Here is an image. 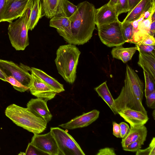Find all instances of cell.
Here are the masks:
<instances>
[{
  "label": "cell",
  "instance_id": "obj_1",
  "mask_svg": "<svg viewBox=\"0 0 155 155\" xmlns=\"http://www.w3.org/2000/svg\"><path fill=\"white\" fill-rule=\"evenodd\" d=\"M96 9L93 4L87 1L78 4L76 11L69 18L71 34L66 41L68 44L83 45L91 38L95 28Z\"/></svg>",
  "mask_w": 155,
  "mask_h": 155
},
{
  "label": "cell",
  "instance_id": "obj_2",
  "mask_svg": "<svg viewBox=\"0 0 155 155\" xmlns=\"http://www.w3.org/2000/svg\"><path fill=\"white\" fill-rule=\"evenodd\" d=\"M81 52L76 45L68 44L59 46L54 61L58 73L67 82L73 84Z\"/></svg>",
  "mask_w": 155,
  "mask_h": 155
},
{
  "label": "cell",
  "instance_id": "obj_3",
  "mask_svg": "<svg viewBox=\"0 0 155 155\" xmlns=\"http://www.w3.org/2000/svg\"><path fill=\"white\" fill-rule=\"evenodd\" d=\"M5 114L17 125L34 134L41 133L46 128L47 123L27 108L12 104L7 107Z\"/></svg>",
  "mask_w": 155,
  "mask_h": 155
},
{
  "label": "cell",
  "instance_id": "obj_4",
  "mask_svg": "<svg viewBox=\"0 0 155 155\" xmlns=\"http://www.w3.org/2000/svg\"><path fill=\"white\" fill-rule=\"evenodd\" d=\"M33 5L32 0L24 13L14 22L9 23L8 34L12 46L16 50H24L29 45L27 24Z\"/></svg>",
  "mask_w": 155,
  "mask_h": 155
},
{
  "label": "cell",
  "instance_id": "obj_5",
  "mask_svg": "<svg viewBox=\"0 0 155 155\" xmlns=\"http://www.w3.org/2000/svg\"><path fill=\"white\" fill-rule=\"evenodd\" d=\"M50 131L56 142L60 155H85L79 145L70 134L58 127H51Z\"/></svg>",
  "mask_w": 155,
  "mask_h": 155
},
{
  "label": "cell",
  "instance_id": "obj_6",
  "mask_svg": "<svg viewBox=\"0 0 155 155\" xmlns=\"http://www.w3.org/2000/svg\"><path fill=\"white\" fill-rule=\"evenodd\" d=\"M98 35L101 41L111 47L122 45L126 42L124 39L121 22L117 21L97 27Z\"/></svg>",
  "mask_w": 155,
  "mask_h": 155
},
{
  "label": "cell",
  "instance_id": "obj_7",
  "mask_svg": "<svg viewBox=\"0 0 155 155\" xmlns=\"http://www.w3.org/2000/svg\"><path fill=\"white\" fill-rule=\"evenodd\" d=\"M0 68L6 77H13L24 86L29 88L31 80V68L21 63L18 65L12 61L0 59Z\"/></svg>",
  "mask_w": 155,
  "mask_h": 155
},
{
  "label": "cell",
  "instance_id": "obj_8",
  "mask_svg": "<svg viewBox=\"0 0 155 155\" xmlns=\"http://www.w3.org/2000/svg\"><path fill=\"white\" fill-rule=\"evenodd\" d=\"M30 143L48 155H60L56 140L50 131L44 134H34Z\"/></svg>",
  "mask_w": 155,
  "mask_h": 155
},
{
  "label": "cell",
  "instance_id": "obj_9",
  "mask_svg": "<svg viewBox=\"0 0 155 155\" xmlns=\"http://www.w3.org/2000/svg\"><path fill=\"white\" fill-rule=\"evenodd\" d=\"M31 76L29 90L32 95L47 102L55 97L57 93L53 88L31 71Z\"/></svg>",
  "mask_w": 155,
  "mask_h": 155
},
{
  "label": "cell",
  "instance_id": "obj_10",
  "mask_svg": "<svg viewBox=\"0 0 155 155\" xmlns=\"http://www.w3.org/2000/svg\"><path fill=\"white\" fill-rule=\"evenodd\" d=\"M32 0H7L2 22L9 23L20 17L24 12Z\"/></svg>",
  "mask_w": 155,
  "mask_h": 155
},
{
  "label": "cell",
  "instance_id": "obj_11",
  "mask_svg": "<svg viewBox=\"0 0 155 155\" xmlns=\"http://www.w3.org/2000/svg\"><path fill=\"white\" fill-rule=\"evenodd\" d=\"M99 114V111L93 110L77 117L67 123L60 124L59 126L66 130H72L87 127L97 119Z\"/></svg>",
  "mask_w": 155,
  "mask_h": 155
},
{
  "label": "cell",
  "instance_id": "obj_12",
  "mask_svg": "<svg viewBox=\"0 0 155 155\" xmlns=\"http://www.w3.org/2000/svg\"><path fill=\"white\" fill-rule=\"evenodd\" d=\"M41 18L45 16L51 18L54 16L62 14L65 16V5L67 0H41Z\"/></svg>",
  "mask_w": 155,
  "mask_h": 155
},
{
  "label": "cell",
  "instance_id": "obj_13",
  "mask_svg": "<svg viewBox=\"0 0 155 155\" xmlns=\"http://www.w3.org/2000/svg\"><path fill=\"white\" fill-rule=\"evenodd\" d=\"M49 26L56 28L66 41L71 34V21L68 18L62 14L55 15L51 18Z\"/></svg>",
  "mask_w": 155,
  "mask_h": 155
},
{
  "label": "cell",
  "instance_id": "obj_14",
  "mask_svg": "<svg viewBox=\"0 0 155 155\" xmlns=\"http://www.w3.org/2000/svg\"><path fill=\"white\" fill-rule=\"evenodd\" d=\"M118 16L114 7L107 3L96 9L95 24L97 27L117 21Z\"/></svg>",
  "mask_w": 155,
  "mask_h": 155
},
{
  "label": "cell",
  "instance_id": "obj_15",
  "mask_svg": "<svg viewBox=\"0 0 155 155\" xmlns=\"http://www.w3.org/2000/svg\"><path fill=\"white\" fill-rule=\"evenodd\" d=\"M118 114L125 121L128 123L130 127H133L144 125L149 119L148 115L143 112L129 108L123 110L118 112Z\"/></svg>",
  "mask_w": 155,
  "mask_h": 155
},
{
  "label": "cell",
  "instance_id": "obj_16",
  "mask_svg": "<svg viewBox=\"0 0 155 155\" xmlns=\"http://www.w3.org/2000/svg\"><path fill=\"white\" fill-rule=\"evenodd\" d=\"M27 108L37 116L44 120L47 123L52 116L47 105V102L38 98L31 99L27 103Z\"/></svg>",
  "mask_w": 155,
  "mask_h": 155
},
{
  "label": "cell",
  "instance_id": "obj_17",
  "mask_svg": "<svg viewBox=\"0 0 155 155\" xmlns=\"http://www.w3.org/2000/svg\"><path fill=\"white\" fill-rule=\"evenodd\" d=\"M155 3L153 0H142L129 13L123 21L132 22L137 20Z\"/></svg>",
  "mask_w": 155,
  "mask_h": 155
},
{
  "label": "cell",
  "instance_id": "obj_18",
  "mask_svg": "<svg viewBox=\"0 0 155 155\" xmlns=\"http://www.w3.org/2000/svg\"><path fill=\"white\" fill-rule=\"evenodd\" d=\"M138 50L139 53L138 65L155 79V54L147 53L140 50Z\"/></svg>",
  "mask_w": 155,
  "mask_h": 155
},
{
  "label": "cell",
  "instance_id": "obj_19",
  "mask_svg": "<svg viewBox=\"0 0 155 155\" xmlns=\"http://www.w3.org/2000/svg\"><path fill=\"white\" fill-rule=\"evenodd\" d=\"M137 50V48L135 47L125 48L122 45L113 48L111 54L113 58L120 60L124 63L130 60Z\"/></svg>",
  "mask_w": 155,
  "mask_h": 155
},
{
  "label": "cell",
  "instance_id": "obj_20",
  "mask_svg": "<svg viewBox=\"0 0 155 155\" xmlns=\"http://www.w3.org/2000/svg\"><path fill=\"white\" fill-rule=\"evenodd\" d=\"M31 72L53 88L57 93L65 91L63 85L57 80L39 69L32 67Z\"/></svg>",
  "mask_w": 155,
  "mask_h": 155
},
{
  "label": "cell",
  "instance_id": "obj_21",
  "mask_svg": "<svg viewBox=\"0 0 155 155\" xmlns=\"http://www.w3.org/2000/svg\"><path fill=\"white\" fill-rule=\"evenodd\" d=\"M147 132V128L144 125L137 127H130V130L128 135L122 139V147H125L140 138L146 137Z\"/></svg>",
  "mask_w": 155,
  "mask_h": 155
},
{
  "label": "cell",
  "instance_id": "obj_22",
  "mask_svg": "<svg viewBox=\"0 0 155 155\" xmlns=\"http://www.w3.org/2000/svg\"><path fill=\"white\" fill-rule=\"evenodd\" d=\"M105 81L94 88L98 95L104 100L110 107L115 115L118 114L114 99L107 84Z\"/></svg>",
  "mask_w": 155,
  "mask_h": 155
},
{
  "label": "cell",
  "instance_id": "obj_23",
  "mask_svg": "<svg viewBox=\"0 0 155 155\" xmlns=\"http://www.w3.org/2000/svg\"><path fill=\"white\" fill-rule=\"evenodd\" d=\"M33 5L27 24L28 30H32L41 18V0H33Z\"/></svg>",
  "mask_w": 155,
  "mask_h": 155
},
{
  "label": "cell",
  "instance_id": "obj_24",
  "mask_svg": "<svg viewBox=\"0 0 155 155\" xmlns=\"http://www.w3.org/2000/svg\"><path fill=\"white\" fill-rule=\"evenodd\" d=\"M123 35L126 42L132 43L134 30L132 22L127 21L121 22Z\"/></svg>",
  "mask_w": 155,
  "mask_h": 155
},
{
  "label": "cell",
  "instance_id": "obj_25",
  "mask_svg": "<svg viewBox=\"0 0 155 155\" xmlns=\"http://www.w3.org/2000/svg\"><path fill=\"white\" fill-rule=\"evenodd\" d=\"M143 74L145 82L144 91L146 97L155 91V79L146 71L143 70Z\"/></svg>",
  "mask_w": 155,
  "mask_h": 155
},
{
  "label": "cell",
  "instance_id": "obj_26",
  "mask_svg": "<svg viewBox=\"0 0 155 155\" xmlns=\"http://www.w3.org/2000/svg\"><path fill=\"white\" fill-rule=\"evenodd\" d=\"M146 138V137H143L139 138L127 146L123 147V150L126 151L136 152L140 149L142 146L144 145Z\"/></svg>",
  "mask_w": 155,
  "mask_h": 155
},
{
  "label": "cell",
  "instance_id": "obj_27",
  "mask_svg": "<svg viewBox=\"0 0 155 155\" xmlns=\"http://www.w3.org/2000/svg\"><path fill=\"white\" fill-rule=\"evenodd\" d=\"M5 80L6 81L10 83L13 86L14 88L18 91L23 92L29 90L28 88L24 86L18 81L11 76L6 77Z\"/></svg>",
  "mask_w": 155,
  "mask_h": 155
},
{
  "label": "cell",
  "instance_id": "obj_28",
  "mask_svg": "<svg viewBox=\"0 0 155 155\" xmlns=\"http://www.w3.org/2000/svg\"><path fill=\"white\" fill-rule=\"evenodd\" d=\"M114 8L118 16L122 13L128 12L129 11L128 0H118Z\"/></svg>",
  "mask_w": 155,
  "mask_h": 155
},
{
  "label": "cell",
  "instance_id": "obj_29",
  "mask_svg": "<svg viewBox=\"0 0 155 155\" xmlns=\"http://www.w3.org/2000/svg\"><path fill=\"white\" fill-rule=\"evenodd\" d=\"M136 152V155H155V137L153 138L147 148L143 150L140 149Z\"/></svg>",
  "mask_w": 155,
  "mask_h": 155
},
{
  "label": "cell",
  "instance_id": "obj_30",
  "mask_svg": "<svg viewBox=\"0 0 155 155\" xmlns=\"http://www.w3.org/2000/svg\"><path fill=\"white\" fill-rule=\"evenodd\" d=\"M25 155H48L29 143L26 149Z\"/></svg>",
  "mask_w": 155,
  "mask_h": 155
},
{
  "label": "cell",
  "instance_id": "obj_31",
  "mask_svg": "<svg viewBox=\"0 0 155 155\" xmlns=\"http://www.w3.org/2000/svg\"><path fill=\"white\" fill-rule=\"evenodd\" d=\"M151 22L150 17L147 19L143 20L139 22L138 30L144 33L148 34L149 27Z\"/></svg>",
  "mask_w": 155,
  "mask_h": 155
},
{
  "label": "cell",
  "instance_id": "obj_32",
  "mask_svg": "<svg viewBox=\"0 0 155 155\" xmlns=\"http://www.w3.org/2000/svg\"><path fill=\"white\" fill-rule=\"evenodd\" d=\"M77 6L75 5L68 0L66 1L65 5V16L69 18L75 12Z\"/></svg>",
  "mask_w": 155,
  "mask_h": 155
},
{
  "label": "cell",
  "instance_id": "obj_33",
  "mask_svg": "<svg viewBox=\"0 0 155 155\" xmlns=\"http://www.w3.org/2000/svg\"><path fill=\"white\" fill-rule=\"evenodd\" d=\"M138 50L146 53L155 54V45H136Z\"/></svg>",
  "mask_w": 155,
  "mask_h": 155
},
{
  "label": "cell",
  "instance_id": "obj_34",
  "mask_svg": "<svg viewBox=\"0 0 155 155\" xmlns=\"http://www.w3.org/2000/svg\"><path fill=\"white\" fill-rule=\"evenodd\" d=\"M145 97L146 104L147 107L152 109H155V91Z\"/></svg>",
  "mask_w": 155,
  "mask_h": 155
},
{
  "label": "cell",
  "instance_id": "obj_35",
  "mask_svg": "<svg viewBox=\"0 0 155 155\" xmlns=\"http://www.w3.org/2000/svg\"><path fill=\"white\" fill-rule=\"evenodd\" d=\"M155 45V37L149 34L145 36L137 45Z\"/></svg>",
  "mask_w": 155,
  "mask_h": 155
},
{
  "label": "cell",
  "instance_id": "obj_36",
  "mask_svg": "<svg viewBox=\"0 0 155 155\" xmlns=\"http://www.w3.org/2000/svg\"><path fill=\"white\" fill-rule=\"evenodd\" d=\"M120 129L121 138L125 137L128 134L130 130V128L128 125L124 122H121L119 124Z\"/></svg>",
  "mask_w": 155,
  "mask_h": 155
},
{
  "label": "cell",
  "instance_id": "obj_37",
  "mask_svg": "<svg viewBox=\"0 0 155 155\" xmlns=\"http://www.w3.org/2000/svg\"><path fill=\"white\" fill-rule=\"evenodd\" d=\"M97 155H116L114 148L105 147L98 150Z\"/></svg>",
  "mask_w": 155,
  "mask_h": 155
},
{
  "label": "cell",
  "instance_id": "obj_38",
  "mask_svg": "<svg viewBox=\"0 0 155 155\" xmlns=\"http://www.w3.org/2000/svg\"><path fill=\"white\" fill-rule=\"evenodd\" d=\"M113 134L117 138H121L120 129L119 124L115 122H113Z\"/></svg>",
  "mask_w": 155,
  "mask_h": 155
},
{
  "label": "cell",
  "instance_id": "obj_39",
  "mask_svg": "<svg viewBox=\"0 0 155 155\" xmlns=\"http://www.w3.org/2000/svg\"><path fill=\"white\" fill-rule=\"evenodd\" d=\"M142 0H128L129 4V13Z\"/></svg>",
  "mask_w": 155,
  "mask_h": 155
},
{
  "label": "cell",
  "instance_id": "obj_40",
  "mask_svg": "<svg viewBox=\"0 0 155 155\" xmlns=\"http://www.w3.org/2000/svg\"><path fill=\"white\" fill-rule=\"evenodd\" d=\"M7 0H0V22H2L3 13Z\"/></svg>",
  "mask_w": 155,
  "mask_h": 155
},
{
  "label": "cell",
  "instance_id": "obj_41",
  "mask_svg": "<svg viewBox=\"0 0 155 155\" xmlns=\"http://www.w3.org/2000/svg\"><path fill=\"white\" fill-rule=\"evenodd\" d=\"M154 11H155V3L153 4L151 8L144 13L143 20L147 19L150 17L152 13Z\"/></svg>",
  "mask_w": 155,
  "mask_h": 155
},
{
  "label": "cell",
  "instance_id": "obj_42",
  "mask_svg": "<svg viewBox=\"0 0 155 155\" xmlns=\"http://www.w3.org/2000/svg\"><path fill=\"white\" fill-rule=\"evenodd\" d=\"M155 21L152 22L149 28L148 34L151 36L155 37Z\"/></svg>",
  "mask_w": 155,
  "mask_h": 155
},
{
  "label": "cell",
  "instance_id": "obj_43",
  "mask_svg": "<svg viewBox=\"0 0 155 155\" xmlns=\"http://www.w3.org/2000/svg\"><path fill=\"white\" fill-rule=\"evenodd\" d=\"M132 23L134 28V33L138 30L139 22H138L137 20H136L132 22Z\"/></svg>",
  "mask_w": 155,
  "mask_h": 155
},
{
  "label": "cell",
  "instance_id": "obj_44",
  "mask_svg": "<svg viewBox=\"0 0 155 155\" xmlns=\"http://www.w3.org/2000/svg\"><path fill=\"white\" fill-rule=\"evenodd\" d=\"M6 76L4 73L0 68V79L4 81H6Z\"/></svg>",
  "mask_w": 155,
  "mask_h": 155
},
{
  "label": "cell",
  "instance_id": "obj_45",
  "mask_svg": "<svg viewBox=\"0 0 155 155\" xmlns=\"http://www.w3.org/2000/svg\"><path fill=\"white\" fill-rule=\"evenodd\" d=\"M117 1L118 0H110L107 3L110 6L114 7L117 4Z\"/></svg>",
  "mask_w": 155,
  "mask_h": 155
},
{
  "label": "cell",
  "instance_id": "obj_46",
  "mask_svg": "<svg viewBox=\"0 0 155 155\" xmlns=\"http://www.w3.org/2000/svg\"><path fill=\"white\" fill-rule=\"evenodd\" d=\"M155 11H153L152 13L150 16L151 18L152 22H153L155 21Z\"/></svg>",
  "mask_w": 155,
  "mask_h": 155
},
{
  "label": "cell",
  "instance_id": "obj_47",
  "mask_svg": "<svg viewBox=\"0 0 155 155\" xmlns=\"http://www.w3.org/2000/svg\"><path fill=\"white\" fill-rule=\"evenodd\" d=\"M144 14L142 15L137 20L138 22L142 21L143 19Z\"/></svg>",
  "mask_w": 155,
  "mask_h": 155
},
{
  "label": "cell",
  "instance_id": "obj_48",
  "mask_svg": "<svg viewBox=\"0 0 155 155\" xmlns=\"http://www.w3.org/2000/svg\"><path fill=\"white\" fill-rule=\"evenodd\" d=\"M155 109H154L153 110V113H152V115H153V119L154 120H155Z\"/></svg>",
  "mask_w": 155,
  "mask_h": 155
},
{
  "label": "cell",
  "instance_id": "obj_49",
  "mask_svg": "<svg viewBox=\"0 0 155 155\" xmlns=\"http://www.w3.org/2000/svg\"><path fill=\"white\" fill-rule=\"evenodd\" d=\"M153 2H155V0H153Z\"/></svg>",
  "mask_w": 155,
  "mask_h": 155
},
{
  "label": "cell",
  "instance_id": "obj_50",
  "mask_svg": "<svg viewBox=\"0 0 155 155\" xmlns=\"http://www.w3.org/2000/svg\"></svg>",
  "mask_w": 155,
  "mask_h": 155
}]
</instances>
